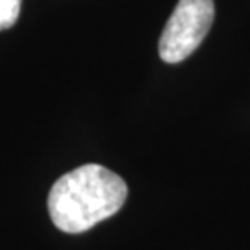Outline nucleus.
I'll return each instance as SVG.
<instances>
[{
    "label": "nucleus",
    "instance_id": "7ed1b4c3",
    "mask_svg": "<svg viewBox=\"0 0 250 250\" xmlns=\"http://www.w3.org/2000/svg\"><path fill=\"white\" fill-rule=\"evenodd\" d=\"M21 13V0H0V32L11 28Z\"/></svg>",
    "mask_w": 250,
    "mask_h": 250
},
{
    "label": "nucleus",
    "instance_id": "f257e3e1",
    "mask_svg": "<svg viewBox=\"0 0 250 250\" xmlns=\"http://www.w3.org/2000/svg\"><path fill=\"white\" fill-rule=\"evenodd\" d=\"M126 197L128 186L119 174L87 163L54 182L48 193V213L58 230L82 233L115 215Z\"/></svg>",
    "mask_w": 250,
    "mask_h": 250
},
{
    "label": "nucleus",
    "instance_id": "f03ea898",
    "mask_svg": "<svg viewBox=\"0 0 250 250\" xmlns=\"http://www.w3.org/2000/svg\"><path fill=\"white\" fill-rule=\"evenodd\" d=\"M215 17L213 0H180L160 37V58L180 63L197 50Z\"/></svg>",
    "mask_w": 250,
    "mask_h": 250
}]
</instances>
